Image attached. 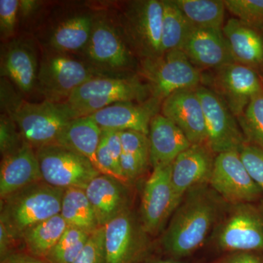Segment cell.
<instances>
[{
	"instance_id": "obj_11",
	"label": "cell",
	"mask_w": 263,
	"mask_h": 263,
	"mask_svg": "<svg viewBox=\"0 0 263 263\" xmlns=\"http://www.w3.org/2000/svg\"><path fill=\"white\" fill-rule=\"evenodd\" d=\"M107 263H140L153 252L150 235L131 208L105 226Z\"/></svg>"
},
{
	"instance_id": "obj_15",
	"label": "cell",
	"mask_w": 263,
	"mask_h": 263,
	"mask_svg": "<svg viewBox=\"0 0 263 263\" xmlns=\"http://www.w3.org/2000/svg\"><path fill=\"white\" fill-rule=\"evenodd\" d=\"M216 156L207 143H200L192 145L174 160L171 180L176 209L192 188L209 182Z\"/></svg>"
},
{
	"instance_id": "obj_14",
	"label": "cell",
	"mask_w": 263,
	"mask_h": 263,
	"mask_svg": "<svg viewBox=\"0 0 263 263\" xmlns=\"http://www.w3.org/2000/svg\"><path fill=\"white\" fill-rule=\"evenodd\" d=\"M172 164L153 168L143 186L139 216L151 237L160 234L176 210L171 180Z\"/></svg>"
},
{
	"instance_id": "obj_31",
	"label": "cell",
	"mask_w": 263,
	"mask_h": 263,
	"mask_svg": "<svg viewBox=\"0 0 263 263\" xmlns=\"http://www.w3.org/2000/svg\"><path fill=\"white\" fill-rule=\"evenodd\" d=\"M163 7L162 24V54L181 50L193 26L174 0H162Z\"/></svg>"
},
{
	"instance_id": "obj_45",
	"label": "cell",
	"mask_w": 263,
	"mask_h": 263,
	"mask_svg": "<svg viewBox=\"0 0 263 263\" xmlns=\"http://www.w3.org/2000/svg\"><path fill=\"white\" fill-rule=\"evenodd\" d=\"M262 82H263V73H262Z\"/></svg>"
},
{
	"instance_id": "obj_3",
	"label": "cell",
	"mask_w": 263,
	"mask_h": 263,
	"mask_svg": "<svg viewBox=\"0 0 263 263\" xmlns=\"http://www.w3.org/2000/svg\"><path fill=\"white\" fill-rule=\"evenodd\" d=\"M65 189L42 181L1 198L0 223L15 240L33 226L60 214Z\"/></svg>"
},
{
	"instance_id": "obj_12",
	"label": "cell",
	"mask_w": 263,
	"mask_h": 263,
	"mask_svg": "<svg viewBox=\"0 0 263 263\" xmlns=\"http://www.w3.org/2000/svg\"><path fill=\"white\" fill-rule=\"evenodd\" d=\"M209 183L229 205L263 202L262 190L249 175L239 152L216 155Z\"/></svg>"
},
{
	"instance_id": "obj_27",
	"label": "cell",
	"mask_w": 263,
	"mask_h": 263,
	"mask_svg": "<svg viewBox=\"0 0 263 263\" xmlns=\"http://www.w3.org/2000/svg\"><path fill=\"white\" fill-rule=\"evenodd\" d=\"M122 145L120 166L126 183L139 179L150 164L148 136L136 131L120 132Z\"/></svg>"
},
{
	"instance_id": "obj_6",
	"label": "cell",
	"mask_w": 263,
	"mask_h": 263,
	"mask_svg": "<svg viewBox=\"0 0 263 263\" xmlns=\"http://www.w3.org/2000/svg\"><path fill=\"white\" fill-rule=\"evenodd\" d=\"M162 1L138 0L128 3L117 22L135 55L143 60L162 56Z\"/></svg>"
},
{
	"instance_id": "obj_35",
	"label": "cell",
	"mask_w": 263,
	"mask_h": 263,
	"mask_svg": "<svg viewBox=\"0 0 263 263\" xmlns=\"http://www.w3.org/2000/svg\"><path fill=\"white\" fill-rule=\"evenodd\" d=\"M73 263H107L105 226L90 234L84 249Z\"/></svg>"
},
{
	"instance_id": "obj_18",
	"label": "cell",
	"mask_w": 263,
	"mask_h": 263,
	"mask_svg": "<svg viewBox=\"0 0 263 263\" xmlns=\"http://www.w3.org/2000/svg\"><path fill=\"white\" fill-rule=\"evenodd\" d=\"M161 114L178 126L192 145L206 143L205 117L196 89L170 95L162 103Z\"/></svg>"
},
{
	"instance_id": "obj_41",
	"label": "cell",
	"mask_w": 263,
	"mask_h": 263,
	"mask_svg": "<svg viewBox=\"0 0 263 263\" xmlns=\"http://www.w3.org/2000/svg\"><path fill=\"white\" fill-rule=\"evenodd\" d=\"M15 240L5 227L0 223V261L10 254L18 252L14 249Z\"/></svg>"
},
{
	"instance_id": "obj_40",
	"label": "cell",
	"mask_w": 263,
	"mask_h": 263,
	"mask_svg": "<svg viewBox=\"0 0 263 263\" xmlns=\"http://www.w3.org/2000/svg\"><path fill=\"white\" fill-rule=\"evenodd\" d=\"M103 131L105 133V136H106L107 143H108L110 155L113 157V160L118 169L122 173L120 160L121 156H122V141H121L120 132L107 130V129H103Z\"/></svg>"
},
{
	"instance_id": "obj_37",
	"label": "cell",
	"mask_w": 263,
	"mask_h": 263,
	"mask_svg": "<svg viewBox=\"0 0 263 263\" xmlns=\"http://www.w3.org/2000/svg\"><path fill=\"white\" fill-rule=\"evenodd\" d=\"M239 154L249 175L263 193V149L247 143Z\"/></svg>"
},
{
	"instance_id": "obj_42",
	"label": "cell",
	"mask_w": 263,
	"mask_h": 263,
	"mask_svg": "<svg viewBox=\"0 0 263 263\" xmlns=\"http://www.w3.org/2000/svg\"><path fill=\"white\" fill-rule=\"evenodd\" d=\"M0 263H49L45 259L31 255L26 252H16L0 261Z\"/></svg>"
},
{
	"instance_id": "obj_20",
	"label": "cell",
	"mask_w": 263,
	"mask_h": 263,
	"mask_svg": "<svg viewBox=\"0 0 263 263\" xmlns=\"http://www.w3.org/2000/svg\"><path fill=\"white\" fill-rule=\"evenodd\" d=\"M150 98L148 86L136 76L97 77L78 87L65 103H79L91 98L140 103Z\"/></svg>"
},
{
	"instance_id": "obj_39",
	"label": "cell",
	"mask_w": 263,
	"mask_h": 263,
	"mask_svg": "<svg viewBox=\"0 0 263 263\" xmlns=\"http://www.w3.org/2000/svg\"><path fill=\"white\" fill-rule=\"evenodd\" d=\"M207 263H263V254L254 252L224 254Z\"/></svg>"
},
{
	"instance_id": "obj_26",
	"label": "cell",
	"mask_w": 263,
	"mask_h": 263,
	"mask_svg": "<svg viewBox=\"0 0 263 263\" xmlns=\"http://www.w3.org/2000/svg\"><path fill=\"white\" fill-rule=\"evenodd\" d=\"M102 133L103 129L90 116L76 118L66 124L55 144L70 148L84 156L100 171L97 150Z\"/></svg>"
},
{
	"instance_id": "obj_29",
	"label": "cell",
	"mask_w": 263,
	"mask_h": 263,
	"mask_svg": "<svg viewBox=\"0 0 263 263\" xmlns=\"http://www.w3.org/2000/svg\"><path fill=\"white\" fill-rule=\"evenodd\" d=\"M68 227L60 214L33 226L21 239L25 252L39 258H46Z\"/></svg>"
},
{
	"instance_id": "obj_2",
	"label": "cell",
	"mask_w": 263,
	"mask_h": 263,
	"mask_svg": "<svg viewBox=\"0 0 263 263\" xmlns=\"http://www.w3.org/2000/svg\"><path fill=\"white\" fill-rule=\"evenodd\" d=\"M1 105L18 126L26 143L37 149L55 144L60 133L71 119H75L66 103L44 100L33 103L24 101L1 81Z\"/></svg>"
},
{
	"instance_id": "obj_17",
	"label": "cell",
	"mask_w": 263,
	"mask_h": 263,
	"mask_svg": "<svg viewBox=\"0 0 263 263\" xmlns=\"http://www.w3.org/2000/svg\"><path fill=\"white\" fill-rule=\"evenodd\" d=\"M162 103L150 98L144 102H118L90 115L102 129L136 131L148 136L152 119Z\"/></svg>"
},
{
	"instance_id": "obj_10",
	"label": "cell",
	"mask_w": 263,
	"mask_h": 263,
	"mask_svg": "<svg viewBox=\"0 0 263 263\" xmlns=\"http://www.w3.org/2000/svg\"><path fill=\"white\" fill-rule=\"evenodd\" d=\"M35 153L43 181L55 187L85 190L101 174L89 159L60 145L42 146Z\"/></svg>"
},
{
	"instance_id": "obj_30",
	"label": "cell",
	"mask_w": 263,
	"mask_h": 263,
	"mask_svg": "<svg viewBox=\"0 0 263 263\" xmlns=\"http://www.w3.org/2000/svg\"><path fill=\"white\" fill-rule=\"evenodd\" d=\"M195 28L222 30L226 7L221 0H174Z\"/></svg>"
},
{
	"instance_id": "obj_33",
	"label": "cell",
	"mask_w": 263,
	"mask_h": 263,
	"mask_svg": "<svg viewBox=\"0 0 263 263\" xmlns=\"http://www.w3.org/2000/svg\"><path fill=\"white\" fill-rule=\"evenodd\" d=\"M237 120L247 142L263 149V91L252 98Z\"/></svg>"
},
{
	"instance_id": "obj_36",
	"label": "cell",
	"mask_w": 263,
	"mask_h": 263,
	"mask_svg": "<svg viewBox=\"0 0 263 263\" xmlns=\"http://www.w3.org/2000/svg\"><path fill=\"white\" fill-rule=\"evenodd\" d=\"M25 143L18 126L10 116L2 114L0 117V152L5 157L22 148Z\"/></svg>"
},
{
	"instance_id": "obj_28",
	"label": "cell",
	"mask_w": 263,
	"mask_h": 263,
	"mask_svg": "<svg viewBox=\"0 0 263 263\" xmlns=\"http://www.w3.org/2000/svg\"><path fill=\"white\" fill-rule=\"evenodd\" d=\"M60 214L69 227L77 228L89 234L101 227L83 189H65Z\"/></svg>"
},
{
	"instance_id": "obj_43",
	"label": "cell",
	"mask_w": 263,
	"mask_h": 263,
	"mask_svg": "<svg viewBox=\"0 0 263 263\" xmlns=\"http://www.w3.org/2000/svg\"><path fill=\"white\" fill-rule=\"evenodd\" d=\"M140 263H197L193 262L191 259H176L173 257H167L164 254L155 252L148 254L146 257H145Z\"/></svg>"
},
{
	"instance_id": "obj_7",
	"label": "cell",
	"mask_w": 263,
	"mask_h": 263,
	"mask_svg": "<svg viewBox=\"0 0 263 263\" xmlns=\"http://www.w3.org/2000/svg\"><path fill=\"white\" fill-rule=\"evenodd\" d=\"M97 77L102 76L84 60L50 49L40 62L36 88L44 100L65 103L78 87Z\"/></svg>"
},
{
	"instance_id": "obj_23",
	"label": "cell",
	"mask_w": 263,
	"mask_h": 263,
	"mask_svg": "<svg viewBox=\"0 0 263 263\" xmlns=\"http://www.w3.org/2000/svg\"><path fill=\"white\" fill-rule=\"evenodd\" d=\"M148 137L152 168L172 164L178 156L192 146L179 127L161 114L152 119Z\"/></svg>"
},
{
	"instance_id": "obj_1",
	"label": "cell",
	"mask_w": 263,
	"mask_h": 263,
	"mask_svg": "<svg viewBox=\"0 0 263 263\" xmlns=\"http://www.w3.org/2000/svg\"><path fill=\"white\" fill-rule=\"evenodd\" d=\"M228 205L209 183L192 188L161 235L158 252L173 258L191 259L207 245Z\"/></svg>"
},
{
	"instance_id": "obj_24",
	"label": "cell",
	"mask_w": 263,
	"mask_h": 263,
	"mask_svg": "<svg viewBox=\"0 0 263 263\" xmlns=\"http://www.w3.org/2000/svg\"><path fill=\"white\" fill-rule=\"evenodd\" d=\"M233 60L263 73V33L246 25L238 19H228L222 29Z\"/></svg>"
},
{
	"instance_id": "obj_9",
	"label": "cell",
	"mask_w": 263,
	"mask_h": 263,
	"mask_svg": "<svg viewBox=\"0 0 263 263\" xmlns=\"http://www.w3.org/2000/svg\"><path fill=\"white\" fill-rule=\"evenodd\" d=\"M201 86L218 95L236 118L243 113L254 96L263 91L260 76L236 62L202 72Z\"/></svg>"
},
{
	"instance_id": "obj_22",
	"label": "cell",
	"mask_w": 263,
	"mask_h": 263,
	"mask_svg": "<svg viewBox=\"0 0 263 263\" xmlns=\"http://www.w3.org/2000/svg\"><path fill=\"white\" fill-rule=\"evenodd\" d=\"M42 180L35 150L26 142L16 152L2 157L0 165L1 198L27 185Z\"/></svg>"
},
{
	"instance_id": "obj_34",
	"label": "cell",
	"mask_w": 263,
	"mask_h": 263,
	"mask_svg": "<svg viewBox=\"0 0 263 263\" xmlns=\"http://www.w3.org/2000/svg\"><path fill=\"white\" fill-rule=\"evenodd\" d=\"M224 3L234 18L263 33V0H226Z\"/></svg>"
},
{
	"instance_id": "obj_16",
	"label": "cell",
	"mask_w": 263,
	"mask_h": 263,
	"mask_svg": "<svg viewBox=\"0 0 263 263\" xmlns=\"http://www.w3.org/2000/svg\"><path fill=\"white\" fill-rule=\"evenodd\" d=\"M39 62L32 39L13 38L2 45L0 57L1 77L7 78L24 94L36 88Z\"/></svg>"
},
{
	"instance_id": "obj_4",
	"label": "cell",
	"mask_w": 263,
	"mask_h": 263,
	"mask_svg": "<svg viewBox=\"0 0 263 263\" xmlns=\"http://www.w3.org/2000/svg\"><path fill=\"white\" fill-rule=\"evenodd\" d=\"M219 255L263 254V202L228 205L207 243Z\"/></svg>"
},
{
	"instance_id": "obj_32",
	"label": "cell",
	"mask_w": 263,
	"mask_h": 263,
	"mask_svg": "<svg viewBox=\"0 0 263 263\" xmlns=\"http://www.w3.org/2000/svg\"><path fill=\"white\" fill-rule=\"evenodd\" d=\"M89 235L82 230L68 227L45 259L49 263H73L84 249Z\"/></svg>"
},
{
	"instance_id": "obj_21",
	"label": "cell",
	"mask_w": 263,
	"mask_h": 263,
	"mask_svg": "<svg viewBox=\"0 0 263 263\" xmlns=\"http://www.w3.org/2000/svg\"><path fill=\"white\" fill-rule=\"evenodd\" d=\"M126 185L116 178L101 174L85 189L100 226H105L130 207Z\"/></svg>"
},
{
	"instance_id": "obj_8",
	"label": "cell",
	"mask_w": 263,
	"mask_h": 263,
	"mask_svg": "<svg viewBox=\"0 0 263 263\" xmlns=\"http://www.w3.org/2000/svg\"><path fill=\"white\" fill-rule=\"evenodd\" d=\"M139 72L146 80L151 98L161 103L176 91L201 86L202 71L181 50L167 52L155 60L141 61Z\"/></svg>"
},
{
	"instance_id": "obj_13",
	"label": "cell",
	"mask_w": 263,
	"mask_h": 263,
	"mask_svg": "<svg viewBox=\"0 0 263 263\" xmlns=\"http://www.w3.org/2000/svg\"><path fill=\"white\" fill-rule=\"evenodd\" d=\"M196 91L203 109L206 143L216 155L230 151L240 152L248 142L234 114L212 90L200 86Z\"/></svg>"
},
{
	"instance_id": "obj_38",
	"label": "cell",
	"mask_w": 263,
	"mask_h": 263,
	"mask_svg": "<svg viewBox=\"0 0 263 263\" xmlns=\"http://www.w3.org/2000/svg\"><path fill=\"white\" fill-rule=\"evenodd\" d=\"M18 0L0 1V33L2 39L14 36L18 21Z\"/></svg>"
},
{
	"instance_id": "obj_44",
	"label": "cell",
	"mask_w": 263,
	"mask_h": 263,
	"mask_svg": "<svg viewBox=\"0 0 263 263\" xmlns=\"http://www.w3.org/2000/svg\"><path fill=\"white\" fill-rule=\"evenodd\" d=\"M41 3L35 0L19 1L18 18H27L35 14L40 9Z\"/></svg>"
},
{
	"instance_id": "obj_19",
	"label": "cell",
	"mask_w": 263,
	"mask_h": 263,
	"mask_svg": "<svg viewBox=\"0 0 263 263\" xmlns=\"http://www.w3.org/2000/svg\"><path fill=\"white\" fill-rule=\"evenodd\" d=\"M181 51L202 72L235 62L222 30L193 27Z\"/></svg>"
},
{
	"instance_id": "obj_25",
	"label": "cell",
	"mask_w": 263,
	"mask_h": 263,
	"mask_svg": "<svg viewBox=\"0 0 263 263\" xmlns=\"http://www.w3.org/2000/svg\"><path fill=\"white\" fill-rule=\"evenodd\" d=\"M95 15L79 13L59 22L48 38L50 49L65 53H81L89 42Z\"/></svg>"
},
{
	"instance_id": "obj_5",
	"label": "cell",
	"mask_w": 263,
	"mask_h": 263,
	"mask_svg": "<svg viewBox=\"0 0 263 263\" xmlns=\"http://www.w3.org/2000/svg\"><path fill=\"white\" fill-rule=\"evenodd\" d=\"M86 62L102 77H125L135 65V53L117 24L105 15H95L91 37L81 51Z\"/></svg>"
}]
</instances>
